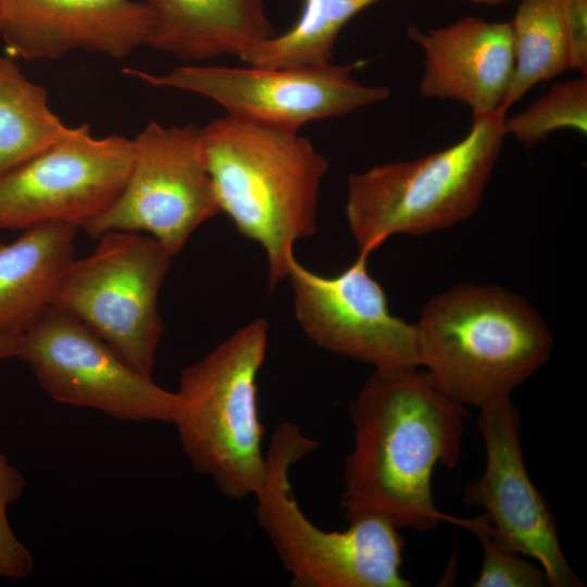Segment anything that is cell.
<instances>
[{
	"label": "cell",
	"mask_w": 587,
	"mask_h": 587,
	"mask_svg": "<svg viewBox=\"0 0 587 587\" xmlns=\"http://www.w3.org/2000/svg\"><path fill=\"white\" fill-rule=\"evenodd\" d=\"M23 335L0 334V361L18 358Z\"/></svg>",
	"instance_id": "25"
},
{
	"label": "cell",
	"mask_w": 587,
	"mask_h": 587,
	"mask_svg": "<svg viewBox=\"0 0 587 587\" xmlns=\"http://www.w3.org/2000/svg\"><path fill=\"white\" fill-rule=\"evenodd\" d=\"M380 0H303L297 22L246 51L239 59L260 67H298L332 61L344 26L359 12ZM495 4L498 0H472Z\"/></svg>",
	"instance_id": "20"
},
{
	"label": "cell",
	"mask_w": 587,
	"mask_h": 587,
	"mask_svg": "<svg viewBox=\"0 0 587 587\" xmlns=\"http://www.w3.org/2000/svg\"><path fill=\"white\" fill-rule=\"evenodd\" d=\"M479 412L477 428L486 463L465 487V503L483 508L486 534L504 548L535 559L551 587H582L562 550L557 521L528 475L517 409L508 399Z\"/></svg>",
	"instance_id": "12"
},
{
	"label": "cell",
	"mask_w": 587,
	"mask_h": 587,
	"mask_svg": "<svg viewBox=\"0 0 587 587\" xmlns=\"http://www.w3.org/2000/svg\"><path fill=\"white\" fill-rule=\"evenodd\" d=\"M47 90L30 82L9 57H0V175L65 138Z\"/></svg>",
	"instance_id": "18"
},
{
	"label": "cell",
	"mask_w": 587,
	"mask_h": 587,
	"mask_svg": "<svg viewBox=\"0 0 587 587\" xmlns=\"http://www.w3.org/2000/svg\"><path fill=\"white\" fill-rule=\"evenodd\" d=\"M150 26L137 0H0V36L26 60L74 51L122 59L147 45Z\"/></svg>",
	"instance_id": "14"
},
{
	"label": "cell",
	"mask_w": 587,
	"mask_h": 587,
	"mask_svg": "<svg viewBox=\"0 0 587 587\" xmlns=\"http://www.w3.org/2000/svg\"><path fill=\"white\" fill-rule=\"evenodd\" d=\"M204 152L220 211L266 254L268 286L288 277L295 243L316 232L327 160L299 132L225 115L202 127Z\"/></svg>",
	"instance_id": "3"
},
{
	"label": "cell",
	"mask_w": 587,
	"mask_h": 587,
	"mask_svg": "<svg viewBox=\"0 0 587 587\" xmlns=\"http://www.w3.org/2000/svg\"><path fill=\"white\" fill-rule=\"evenodd\" d=\"M353 445L345 460L341 508L348 520L385 517L397 528L429 532L471 519L442 513L432 492L437 465L453 469L470 415L417 366L379 369L352 401Z\"/></svg>",
	"instance_id": "1"
},
{
	"label": "cell",
	"mask_w": 587,
	"mask_h": 587,
	"mask_svg": "<svg viewBox=\"0 0 587 587\" xmlns=\"http://www.w3.org/2000/svg\"><path fill=\"white\" fill-rule=\"evenodd\" d=\"M149 11L147 45L184 62L240 58L273 37L263 0H137Z\"/></svg>",
	"instance_id": "16"
},
{
	"label": "cell",
	"mask_w": 587,
	"mask_h": 587,
	"mask_svg": "<svg viewBox=\"0 0 587 587\" xmlns=\"http://www.w3.org/2000/svg\"><path fill=\"white\" fill-rule=\"evenodd\" d=\"M571 47V68L587 76V0H560Z\"/></svg>",
	"instance_id": "24"
},
{
	"label": "cell",
	"mask_w": 587,
	"mask_h": 587,
	"mask_svg": "<svg viewBox=\"0 0 587 587\" xmlns=\"http://www.w3.org/2000/svg\"><path fill=\"white\" fill-rule=\"evenodd\" d=\"M78 229L47 222L0 243V334L23 335L51 304L61 275L75 259Z\"/></svg>",
	"instance_id": "17"
},
{
	"label": "cell",
	"mask_w": 587,
	"mask_h": 587,
	"mask_svg": "<svg viewBox=\"0 0 587 587\" xmlns=\"http://www.w3.org/2000/svg\"><path fill=\"white\" fill-rule=\"evenodd\" d=\"M133 140L93 137L87 125L0 175V229L47 222L84 227L121 195L133 163Z\"/></svg>",
	"instance_id": "11"
},
{
	"label": "cell",
	"mask_w": 587,
	"mask_h": 587,
	"mask_svg": "<svg viewBox=\"0 0 587 587\" xmlns=\"http://www.w3.org/2000/svg\"><path fill=\"white\" fill-rule=\"evenodd\" d=\"M488 521L477 517L471 532L479 539L484 557L473 587H546L550 586L541 566L532 564L524 555L504 548L490 538L485 527Z\"/></svg>",
	"instance_id": "22"
},
{
	"label": "cell",
	"mask_w": 587,
	"mask_h": 587,
	"mask_svg": "<svg viewBox=\"0 0 587 587\" xmlns=\"http://www.w3.org/2000/svg\"><path fill=\"white\" fill-rule=\"evenodd\" d=\"M587 132V76L553 84L549 90L522 112L505 116V135L533 146L552 132Z\"/></svg>",
	"instance_id": "21"
},
{
	"label": "cell",
	"mask_w": 587,
	"mask_h": 587,
	"mask_svg": "<svg viewBox=\"0 0 587 587\" xmlns=\"http://www.w3.org/2000/svg\"><path fill=\"white\" fill-rule=\"evenodd\" d=\"M93 251L74 259L51 299L82 322L126 363L152 376L164 333L159 292L173 255L153 237L109 230Z\"/></svg>",
	"instance_id": "7"
},
{
	"label": "cell",
	"mask_w": 587,
	"mask_h": 587,
	"mask_svg": "<svg viewBox=\"0 0 587 587\" xmlns=\"http://www.w3.org/2000/svg\"><path fill=\"white\" fill-rule=\"evenodd\" d=\"M133 163L115 202L83 228L146 233L173 257L220 207L208 170L202 127L148 124L133 140Z\"/></svg>",
	"instance_id": "9"
},
{
	"label": "cell",
	"mask_w": 587,
	"mask_h": 587,
	"mask_svg": "<svg viewBox=\"0 0 587 587\" xmlns=\"http://www.w3.org/2000/svg\"><path fill=\"white\" fill-rule=\"evenodd\" d=\"M18 359L54 401L101 411L128 422L174 423L178 409L168 391L126 363L68 313L49 305L23 334Z\"/></svg>",
	"instance_id": "10"
},
{
	"label": "cell",
	"mask_w": 587,
	"mask_h": 587,
	"mask_svg": "<svg viewBox=\"0 0 587 587\" xmlns=\"http://www.w3.org/2000/svg\"><path fill=\"white\" fill-rule=\"evenodd\" d=\"M408 35L424 55L422 97L462 102L472 117L502 107L514 68L510 22L467 16L427 32L411 26Z\"/></svg>",
	"instance_id": "15"
},
{
	"label": "cell",
	"mask_w": 587,
	"mask_h": 587,
	"mask_svg": "<svg viewBox=\"0 0 587 587\" xmlns=\"http://www.w3.org/2000/svg\"><path fill=\"white\" fill-rule=\"evenodd\" d=\"M510 24L514 68L501 107L505 111L537 84L571 68L560 0H521Z\"/></svg>",
	"instance_id": "19"
},
{
	"label": "cell",
	"mask_w": 587,
	"mask_h": 587,
	"mask_svg": "<svg viewBox=\"0 0 587 587\" xmlns=\"http://www.w3.org/2000/svg\"><path fill=\"white\" fill-rule=\"evenodd\" d=\"M415 327L419 366L432 385L479 410L511 399L553 348L539 313L523 297L494 285L462 284L436 295Z\"/></svg>",
	"instance_id": "2"
},
{
	"label": "cell",
	"mask_w": 587,
	"mask_h": 587,
	"mask_svg": "<svg viewBox=\"0 0 587 587\" xmlns=\"http://www.w3.org/2000/svg\"><path fill=\"white\" fill-rule=\"evenodd\" d=\"M367 255L326 277L294 257L288 277L295 315L319 347L379 369L417 366L415 324L391 314L386 294L367 270Z\"/></svg>",
	"instance_id": "13"
},
{
	"label": "cell",
	"mask_w": 587,
	"mask_h": 587,
	"mask_svg": "<svg viewBox=\"0 0 587 587\" xmlns=\"http://www.w3.org/2000/svg\"><path fill=\"white\" fill-rule=\"evenodd\" d=\"M319 441L298 425L280 424L272 436L266 474L253 496L259 526L268 536L295 587H408L401 574L403 539L383 516L348 519L341 532L314 525L301 511L289 470L314 451Z\"/></svg>",
	"instance_id": "6"
},
{
	"label": "cell",
	"mask_w": 587,
	"mask_h": 587,
	"mask_svg": "<svg viewBox=\"0 0 587 587\" xmlns=\"http://www.w3.org/2000/svg\"><path fill=\"white\" fill-rule=\"evenodd\" d=\"M507 112L472 117L467 134L442 150L351 174L345 210L359 254L369 257L397 234H427L469 218L500 154Z\"/></svg>",
	"instance_id": "4"
},
{
	"label": "cell",
	"mask_w": 587,
	"mask_h": 587,
	"mask_svg": "<svg viewBox=\"0 0 587 587\" xmlns=\"http://www.w3.org/2000/svg\"><path fill=\"white\" fill-rule=\"evenodd\" d=\"M355 65L332 61L298 67L180 65L162 74L135 68L124 73L153 87L203 96L236 120L299 132L309 122L342 116L390 96L387 87L357 80Z\"/></svg>",
	"instance_id": "8"
},
{
	"label": "cell",
	"mask_w": 587,
	"mask_h": 587,
	"mask_svg": "<svg viewBox=\"0 0 587 587\" xmlns=\"http://www.w3.org/2000/svg\"><path fill=\"white\" fill-rule=\"evenodd\" d=\"M23 474L0 454V577L9 579L27 578L34 571L35 562L30 550L13 532L8 508L16 502L25 490Z\"/></svg>",
	"instance_id": "23"
},
{
	"label": "cell",
	"mask_w": 587,
	"mask_h": 587,
	"mask_svg": "<svg viewBox=\"0 0 587 587\" xmlns=\"http://www.w3.org/2000/svg\"><path fill=\"white\" fill-rule=\"evenodd\" d=\"M267 339V322L254 320L185 367L175 391L173 424L184 453L233 499L253 495L266 474L257 378Z\"/></svg>",
	"instance_id": "5"
}]
</instances>
